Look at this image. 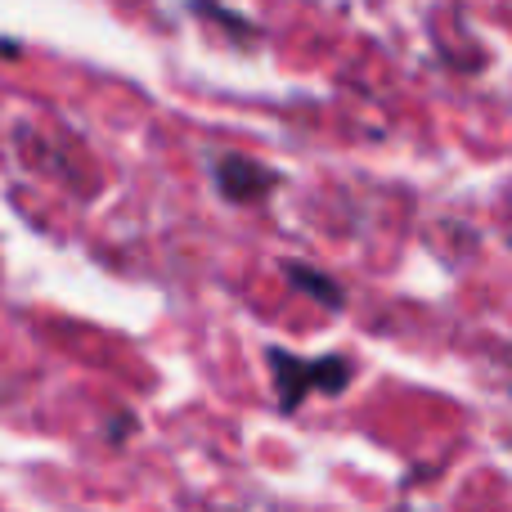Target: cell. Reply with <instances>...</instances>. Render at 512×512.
Wrapping results in <instances>:
<instances>
[{
    "label": "cell",
    "mask_w": 512,
    "mask_h": 512,
    "mask_svg": "<svg viewBox=\"0 0 512 512\" xmlns=\"http://www.w3.org/2000/svg\"><path fill=\"white\" fill-rule=\"evenodd\" d=\"M279 364V391H283V405H297L310 387H324V391H337L346 382V364L342 360H319V364H301L292 355H274Z\"/></svg>",
    "instance_id": "cell-1"
},
{
    "label": "cell",
    "mask_w": 512,
    "mask_h": 512,
    "mask_svg": "<svg viewBox=\"0 0 512 512\" xmlns=\"http://www.w3.org/2000/svg\"><path fill=\"white\" fill-rule=\"evenodd\" d=\"M270 171L252 167V162H221V185L230 198H256L265 194V185H270Z\"/></svg>",
    "instance_id": "cell-2"
}]
</instances>
